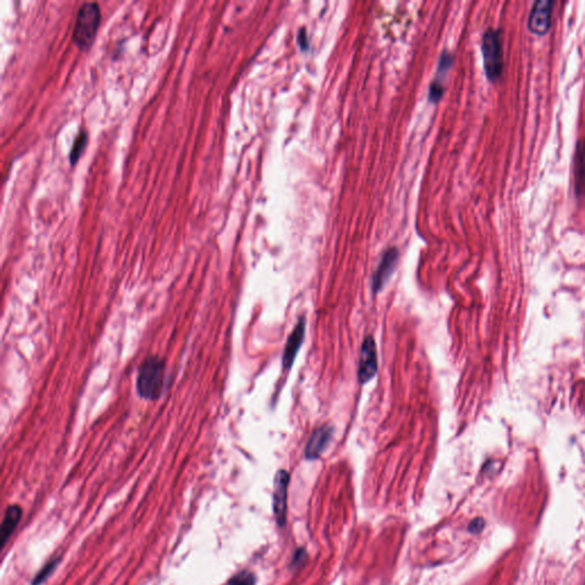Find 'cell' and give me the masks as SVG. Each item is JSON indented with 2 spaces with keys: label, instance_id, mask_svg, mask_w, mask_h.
I'll list each match as a JSON object with an SVG mask.
<instances>
[{
  "label": "cell",
  "instance_id": "6da1fadb",
  "mask_svg": "<svg viewBox=\"0 0 585 585\" xmlns=\"http://www.w3.org/2000/svg\"><path fill=\"white\" fill-rule=\"evenodd\" d=\"M166 382L165 362L158 357H150L141 365L137 375V391L142 398L156 400L164 393Z\"/></svg>",
  "mask_w": 585,
  "mask_h": 585
},
{
  "label": "cell",
  "instance_id": "7a4b0ae2",
  "mask_svg": "<svg viewBox=\"0 0 585 585\" xmlns=\"http://www.w3.org/2000/svg\"><path fill=\"white\" fill-rule=\"evenodd\" d=\"M101 22V8L97 3H85L79 8L72 41L80 50H90L97 38Z\"/></svg>",
  "mask_w": 585,
  "mask_h": 585
},
{
  "label": "cell",
  "instance_id": "3957f363",
  "mask_svg": "<svg viewBox=\"0 0 585 585\" xmlns=\"http://www.w3.org/2000/svg\"><path fill=\"white\" fill-rule=\"evenodd\" d=\"M481 50L487 78L492 81L498 80L503 71V52L498 30L488 29L485 32L481 41Z\"/></svg>",
  "mask_w": 585,
  "mask_h": 585
},
{
  "label": "cell",
  "instance_id": "277c9868",
  "mask_svg": "<svg viewBox=\"0 0 585 585\" xmlns=\"http://www.w3.org/2000/svg\"><path fill=\"white\" fill-rule=\"evenodd\" d=\"M377 350L373 337L365 339L361 346L360 360H359V382H369L377 373Z\"/></svg>",
  "mask_w": 585,
  "mask_h": 585
},
{
  "label": "cell",
  "instance_id": "5b68a950",
  "mask_svg": "<svg viewBox=\"0 0 585 585\" xmlns=\"http://www.w3.org/2000/svg\"><path fill=\"white\" fill-rule=\"evenodd\" d=\"M552 7L554 3L549 0H539L534 3L529 15L528 29L534 34L543 36L551 27Z\"/></svg>",
  "mask_w": 585,
  "mask_h": 585
},
{
  "label": "cell",
  "instance_id": "8992f818",
  "mask_svg": "<svg viewBox=\"0 0 585 585\" xmlns=\"http://www.w3.org/2000/svg\"><path fill=\"white\" fill-rule=\"evenodd\" d=\"M290 484V474L285 470L278 471L274 478V510L278 525L283 526L286 521L287 491Z\"/></svg>",
  "mask_w": 585,
  "mask_h": 585
},
{
  "label": "cell",
  "instance_id": "52a82bcc",
  "mask_svg": "<svg viewBox=\"0 0 585 585\" xmlns=\"http://www.w3.org/2000/svg\"><path fill=\"white\" fill-rule=\"evenodd\" d=\"M398 249L395 248V247L386 249V253L382 255V259H381L380 265H379L376 272L374 274V292H380V290H383V287L386 286V283H388L390 277L393 276L395 265H397V262H398Z\"/></svg>",
  "mask_w": 585,
  "mask_h": 585
},
{
  "label": "cell",
  "instance_id": "ba28073f",
  "mask_svg": "<svg viewBox=\"0 0 585 585\" xmlns=\"http://www.w3.org/2000/svg\"><path fill=\"white\" fill-rule=\"evenodd\" d=\"M305 337V319L301 318L295 328L292 330L290 337L287 339V344L283 350V365L285 369H290L295 361L297 352L302 346Z\"/></svg>",
  "mask_w": 585,
  "mask_h": 585
},
{
  "label": "cell",
  "instance_id": "9c48e42d",
  "mask_svg": "<svg viewBox=\"0 0 585 585\" xmlns=\"http://www.w3.org/2000/svg\"><path fill=\"white\" fill-rule=\"evenodd\" d=\"M333 437V429L330 427L318 428L312 436L309 439L306 447H305V458L308 460H316L320 458L324 453L327 446L330 445V440Z\"/></svg>",
  "mask_w": 585,
  "mask_h": 585
},
{
  "label": "cell",
  "instance_id": "30bf717a",
  "mask_svg": "<svg viewBox=\"0 0 585 585\" xmlns=\"http://www.w3.org/2000/svg\"><path fill=\"white\" fill-rule=\"evenodd\" d=\"M453 54L449 53L447 50H444L440 59H439L438 68H437L436 78L433 79L432 83L430 85L429 88V99L431 102H438L442 99V94H444V76L449 72L453 64Z\"/></svg>",
  "mask_w": 585,
  "mask_h": 585
},
{
  "label": "cell",
  "instance_id": "8fae6325",
  "mask_svg": "<svg viewBox=\"0 0 585 585\" xmlns=\"http://www.w3.org/2000/svg\"><path fill=\"white\" fill-rule=\"evenodd\" d=\"M574 176L576 195L579 198H585V139L579 141L576 148Z\"/></svg>",
  "mask_w": 585,
  "mask_h": 585
},
{
  "label": "cell",
  "instance_id": "7c38bea8",
  "mask_svg": "<svg viewBox=\"0 0 585 585\" xmlns=\"http://www.w3.org/2000/svg\"><path fill=\"white\" fill-rule=\"evenodd\" d=\"M22 509L19 505H10L7 507L5 511V516H3V523H1V545L5 547L6 542L8 541L13 533L15 530L16 527L19 525L20 520L22 518Z\"/></svg>",
  "mask_w": 585,
  "mask_h": 585
},
{
  "label": "cell",
  "instance_id": "4fadbf2b",
  "mask_svg": "<svg viewBox=\"0 0 585 585\" xmlns=\"http://www.w3.org/2000/svg\"><path fill=\"white\" fill-rule=\"evenodd\" d=\"M88 135L85 131H81L78 136L76 137L73 146H72L71 153H70V164L72 166L76 165L80 158L81 153H84L86 144H87Z\"/></svg>",
  "mask_w": 585,
  "mask_h": 585
},
{
  "label": "cell",
  "instance_id": "5bb4252c",
  "mask_svg": "<svg viewBox=\"0 0 585 585\" xmlns=\"http://www.w3.org/2000/svg\"><path fill=\"white\" fill-rule=\"evenodd\" d=\"M256 577L252 572L243 570L240 573L232 576L227 583L223 585H255Z\"/></svg>",
  "mask_w": 585,
  "mask_h": 585
},
{
  "label": "cell",
  "instance_id": "9a60e30c",
  "mask_svg": "<svg viewBox=\"0 0 585 585\" xmlns=\"http://www.w3.org/2000/svg\"><path fill=\"white\" fill-rule=\"evenodd\" d=\"M59 561H61V559H59V558H57V559H53V561H50V563L45 565V566L41 568V572H39L37 575L34 576V581H32V585H41V583H44L45 581L50 577V574L53 573L54 570L57 568Z\"/></svg>",
  "mask_w": 585,
  "mask_h": 585
},
{
  "label": "cell",
  "instance_id": "2e32d148",
  "mask_svg": "<svg viewBox=\"0 0 585 585\" xmlns=\"http://www.w3.org/2000/svg\"><path fill=\"white\" fill-rule=\"evenodd\" d=\"M297 43H299V47H301V48H302L303 50H308L309 38L308 32H306V29H299V32H297Z\"/></svg>",
  "mask_w": 585,
  "mask_h": 585
},
{
  "label": "cell",
  "instance_id": "e0dca14e",
  "mask_svg": "<svg viewBox=\"0 0 585 585\" xmlns=\"http://www.w3.org/2000/svg\"><path fill=\"white\" fill-rule=\"evenodd\" d=\"M484 520L483 519H476L473 520L472 523H471L470 527V532L472 533H479L481 532V529L484 528Z\"/></svg>",
  "mask_w": 585,
  "mask_h": 585
}]
</instances>
